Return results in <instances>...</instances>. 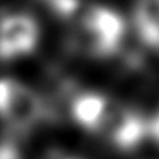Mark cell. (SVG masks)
Returning <instances> with one entry per match:
<instances>
[{
    "instance_id": "cell-2",
    "label": "cell",
    "mask_w": 159,
    "mask_h": 159,
    "mask_svg": "<svg viewBox=\"0 0 159 159\" xmlns=\"http://www.w3.org/2000/svg\"><path fill=\"white\" fill-rule=\"evenodd\" d=\"M0 116L12 135L28 134L46 116L43 99L14 79H0Z\"/></svg>"
},
{
    "instance_id": "cell-3",
    "label": "cell",
    "mask_w": 159,
    "mask_h": 159,
    "mask_svg": "<svg viewBox=\"0 0 159 159\" xmlns=\"http://www.w3.org/2000/svg\"><path fill=\"white\" fill-rule=\"evenodd\" d=\"M96 134L111 147L128 152L149 137V121L137 110L110 99Z\"/></svg>"
},
{
    "instance_id": "cell-1",
    "label": "cell",
    "mask_w": 159,
    "mask_h": 159,
    "mask_svg": "<svg viewBox=\"0 0 159 159\" xmlns=\"http://www.w3.org/2000/svg\"><path fill=\"white\" fill-rule=\"evenodd\" d=\"M72 41L79 52L98 58L116 55L125 38V21L113 9L86 4L72 22Z\"/></svg>"
},
{
    "instance_id": "cell-4",
    "label": "cell",
    "mask_w": 159,
    "mask_h": 159,
    "mask_svg": "<svg viewBox=\"0 0 159 159\" xmlns=\"http://www.w3.org/2000/svg\"><path fill=\"white\" fill-rule=\"evenodd\" d=\"M39 41L36 19L24 12L0 17V60H17L33 53Z\"/></svg>"
},
{
    "instance_id": "cell-7",
    "label": "cell",
    "mask_w": 159,
    "mask_h": 159,
    "mask_svg": "<svg viewBox=\"0 0 159 159\" xmlns=\"http://www.w3.org/2000/svg\"><path fill=\"white\" fill-rule=\"evenodd\" d=\"M149 135L154 139L156 144H159V111L152 116V120L149 121Z\"/></svg>"
},
{
    "instance_id": "cell-5",
    "label": "cell",
    "mask_w": 159,
    "mask_h": 159,
    "mask_svg": "<svg viewBox=\"0 0 159 159\" xmlns=\"http://www.w3.org/2000/svg\"><path fill=\"white\" fill-rule=\"evenodd\" d=\"M108 98L101 93H80L74 98L72 104H70V113L77 125L84 128V130L96 134L98 127L101 123V118L104 115V110L108 106Z\"/></svg>"
},
{
    "instance_id": "cell-8",
    "label": "cell",
    "mask_w": 159,
    "mask_h": 159,
    "mask_svg": "<svg viewBox=\"0 0 159 159\" xmlns=\"http://www.w3.org/2000/svg\"><path fill=\"white\" fill-rule=\"evenodd\" d=\"M60 159H77V157H60Z\"/></svg>"
},
{
    "instance_id": "cell-6",
    "label": "cell",
    "mask_w": 159,
    "mask_h": 159,
    "mask_svg": "<svg viewBox=\"0 0 159 159\" xmlns=\"http://www.w3.org/2000/svg\"><path fill=\"white\" fill-rule=\"evenodd\" d=\"M134 24L140 41L147 48L159 52V0H139Z\"/></svg>"
}]
</instances>
